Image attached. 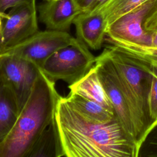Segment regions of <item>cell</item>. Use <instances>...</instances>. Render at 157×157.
I'll return each instance as SVG.
<instances>
[{
    "instance_id": "1",
    "label": "cell",
    "mask_w": 157,
    "mask_h": 157,
    "mask_svg": "<svg viewBox=\"0 0 157 157\" xmlns=\"http://www.w3.org/2000/svg\"><path fill=\"white\" fill-rule=\"evenodd\" d=\"M55 119L66 157H139V147L116 117L104 124L90 123L61 97Z\"/></svg>"
},
{
    "instance_id": "2",
    "label": "cell",
    "mask_w": 157,
    "mask_h": 157,
    "mask_svg": "<svg viewBox=\"0 0 157 157\" xmlns=\"http://www.w3.org/2000/svg\"><path fill=\"white\" fill-rule=\"evenodd\" d=\"M61 98L55 82L41 71L11 131L0 145V157H22L55 118Z\"/></svg>"
},
{
    "instance_id": "3",
    "label": "cell",
    "mask_w": 157,
    "mask_h": 157,
    "mask_svg": "<svg viewBox=\"0 0 157 157\" xmlns=\"http://www.w3.org/2000/svg\"><path fill=\"white\" fill-rule=\"evenodd\" d=\"M111 59L117 84L129 109L140 147L155 126L148 110V94L152 74L151 64L120 47L112 45L105 48Z\"/></svg>"
},
{
    "instance_id": "4",
    "label": "cell",
    "mask_w": 157,
    "mask_h": 157,
    "mask_svg": "<svg viewBox=\"0 0 157 157\" xmlns=\"http://www.w3.org/2000/svg\"><path fill=\"white\" fill-rule=\"evenodd\" d=\"M157 30V0H148L110 23L106 36L112 44L151 47Z\"/></svg>"
},
{
    "instance_id": "5",
    "label": "cell",
    "mask_w": 157,
    "mask_h": 157,
    "mask_svg": "<svg viewBox=\"0 0 157 157\" xmlns=\"http://www.w3.org/2000/svg\"><path fill=\"white\" fill-rule=\"evenodd\" d=\"M96 57L87 45L77 39L53 53L40 67L50 80H61L72 85L83 78L94 66Z\"/></svg>"
},
{
    "instance_id": "6",
    "label": "cell",
    "mask_w": 157,
    "mask_h": 157,
    "mask_svg": "<svg viewBox=\"0 0 157 157\" xmlns=\"http://www.w3.org/2000/svg\"><path fill=\"white\" fill-rule=\"evenodd\" d=\"M75 39L67 31H38L22 42L6 50L2 55L21 57L32 61L40 68L53 53L71 44Z\"/></svg>"
},
{
    "instance_id": "7",
    "label": "cell",
    "mask_w": 157,
    "mask_h": 157,
    "mask_svg": "<svg viewBox=\"0 0 157 157\" xmlns=\"http://www.w3.org/2000/svg\"><path fill=\"white\" fill-rule=\"evenodd\" d=\"M38 31L36 4L21 3L1 15V55Z\"/></svg>"
},
{
    "instance_id": "8",
    "label": "cell",
    "mask_w": 157,
    "mask_h": 157,
    "mask_svg": "<svg viewBox=\"0 0 157 157\" xmlns=\"http://www.w3.org/2000/svg\"><path fill=\"white\" fill-rule=\"evenodd\" d=\"M1 69L3 82L13 91L21 110L41 69L32 61L13 55H2Z\"/></svg>"
},
{
    "instance_id": "9",
    "label": "cell",
    "mask_w": 157,
    "mask_h": 157,
    "mask_svg": "<svg viewBox=\"0 0 157 157\" xmlns=\"http://www.w3.org/2000/svg\"><path fill=\"white\" fill-rule=\"evenodd\" d=\"M94 67L112 104L115 117L124 131L136 143V133L132 118L128 105L117 84L112 71L111 59L106 48L96 57Z\"/></svg>"
},
{
    "instance_id": "10",
    "label": "cell",
    "mask_w": 157,
    "mask_h": 157,
    "mask_svg": "<svg viewBox=\"0 0 157 157\" xmlns=\"http://www.w3.org/2000/svg\"><path fill=\"white\" fill-rule=\"evenodd\" d=\"M37 9L39 20L47 29L67 32L82 12L75 0H43Z\"/></svg>"
},
{
    "instance_id": "11",
    "label": "cell",
    "mask_w": 157,
    "mask_h": 157,
    "mask_svg": "<svg viewBox=\"0 0 157 157\" xmlns=\"http://www.w3.org/2000/svg\"><path fill=\"white\" fill-rule=\"evenodd\" d=\"M77 38L93 50L101 48L106 36L107 23L101 10L82 12L74 20Z\"/></svg>"
},
{
    "instance_id": "12",
    "label": "cell",
    "mask_w": 157,
    "mask_h": 157,
    "mask_svg": "<svg viewBox=\"0 0 157 157\" xmlns=\"http://www.w3.org/2000/svg\"><path fill=\"white\" fill-rule=\"evenodd\" d=\"M68 88L71 93L77 94L94 101L107 110L114 112L112 104L99 78L94 65L83 78L69 85Z\"/></svg>"
},
{
    "instance_id": "13",
    "label": "cell",
    "mask_w": 157,
    "mask_h": 157,
    "mask_svg": "<svg viewBox=\"0 0 157 157\" xmlns=\"http://www.w3.org/2000/svg\"><path fill=\"white\" fill-rule=\"evenodd\" d=\"M64 156L57 123L55 118L37 140L22 157H62Z\"/></svg>"
},
{
    "instance_id": "14",
    "label": "cell",
    "mask_w": 157,
    "mask_h": 157,
    "mask_svg": "<svg viewBox=\"0 0 157 157\" xmlns=\"http://www.w3.org/2000/svg\"><path fill=\"white\" fill-rule=\"evenodd\" d=\"M66 99L70 105L90 123L104 124L110 121L115 117L114 112L77 94L69 93Z\"/></svg>"
},
{
    "instance_id": "15",
    "label": "cell",
    "mask_w": 157,
    "mask_h": 157,
    "mask_svg": "<svg viewBox=\"0 0 157 157\" xmlns=\"http://www.w3.org/2000/svg\"><path fill=\"white\" fill-rule=\"evenodd\" d=\"M20 112L13 91L3 82L0 86V145L11 131Z\"/></svg>"
},
{
    "instance_id": "16",
    "label": "cell",
    "mask_w": 157,
    "mask_h": 157,
    "mask_svg": "<svg viewBox=\"0 0 157 157\" xmlns=\"http://www.w3.org/2000/svg\"><path fill=\"white\" fill-rule=\"evenodd\" d=\"M147 1L148 0H110L98 10L104 13L108 26L120 17Z\"/></svg>"
},
{
    "instance_id": "17",
    "label": "cell",
    "mask_w": 157,
    "mask_h": 157,
    "mask_svg": "<svg viewBox=\"0 0 157 157\" xmlns=\"http://www.w3.org/2000/svg\"><path fill=\"white\" fill-rule=\"evenodd\" d=\"M148 62L151 65L152 74V79L148 99V110L150 117L153 123L156 125L157 124V63Z\"/></svg>"
},
{
    "instance_id": "18",
    "label": "cell",
    "mask_w": 157,
    "mask_h": 157,
    "mask_svg": "<svg viewBox=\"0 0 157 157\" xmlns=\"http://www.w3.org/2000/svg\"><path fill=\"white\" fill-rule=\"evenodd\" d=\"M120 48L150 62L157 63V48L151 47H140L130 44H115Z\"/></svg>"
},
{
    "instance_id": "19",
    "label": "cell",
    "mask_w": 157,
    "mask_h": 157,
    "mask_svg": "<svg viewBox=\"0 0 157 157\" xmlns=\"http://www.w3.org/2000/svg\"><path fill=\"white\" fill-rule=\"evenodd\" d=\"M139 157H157V124L140 146Z\"/></svg>"
},
{
    "instance_id": "20",
    "label": "cell",
    "mask_w": 157,
    "mask_h": 157,
    "mask_svg": "<svg viewBox=\"0 0 157 157\" xmlns=\"http://www.w3.org/2000/svg\"><path fill=\"white\" fill-rule=\"evenodd\" d=\"M36 0H0V13H5V11L13 6L21 3L27 2L35 4Z\"/></svg>"
},
{
    "instance_id": "21",
    "label": "cell",
    "mask_w": 157,
    "mask_h": 157,
    "mask_svg": "<svg viewBox=\"0 0 157 157\" xmlns=\"http://www.w3.org/2000/svg\"><path fill=\"white\" fill-rule=\"evenodd\" d=\"M110 0H94L89 9L85 11L87 12H94L101 9L105 4H106Z\"/></svg>"
},
{
    "instance_id": "22",
    "label": "cell",
    "mask_w": 157,
    "mask_h": 157,
    "mask_svg": "<svg viewBox=\"0 0 157 157\" xmlns=\"http://www.w3.org/2000/svg\"><path fill=\"white\" fill-rule=\"evenodd\" d=\"M94 0H75L82 12L86 11Z\"/></svg>"
},
{
    "instance_id": "23",
    "label": "cell",
    "mask_w": 157,
    "mask_h": 157,
    "mask_svg": "<svg viewBox=\"0 0 157 157\" xmlns=\"http://www.w3.org/2000/svg\"><path fill=\"white\" fill-rule=\"evenodd\" d=\"M151 47L157 48V30L153 36V40H152V45Z\"/></svg>"
},
{
    "instance_id": "24",
    "label": "cell",
    "mask_w": 157,
    "mask_h": 157,
    "mask_svg": "<svg viewBox=\"0 0 157 157\" xmlns=\"http://www.w3.org/2000/svg\"><path fill=\"white\" fill-rule=\"evenodd\" d=\"M1 65H2V55H0V86L3 82L2 80V69H1Z\"/></svg>"
},
{
    "instance_id": "25",
    "label": "cell",
    "mask_w": 157,
    "mask_h": 157,
    "mask_svg": "<svg viewBox=\"0 0 157 157\" xmlns=\"http://www.w3.org/2000/svg\"><path fill=\"white\" fill-rule=\"evenodd\" d=\"M2 13H0V55H1V15Z\"/></svg>"
}]
</instances>
